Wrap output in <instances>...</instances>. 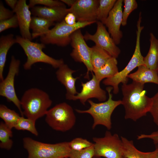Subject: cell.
Instances as JSON below:
<instances>
[{
    "instance_id": "37",
    "label": "cell",
    "mask_w": 158,
    "mask_h": 158,
    "mask_svg": "<svg viewBox=\"0 0 158 158\" xmlns=\"http://www.w3.org/2000/svg\"><path fill=\"white\" fill-rule=\"evenodd\" d=\"M144 138H149L152 140L154 144L158 143V130L154 131L150 134H142L137 136L138 140Z\"/></svg>"
},
{
    "instance_id": "32",
    "label": "cell",
    "mask_w": 158,
    "mask_h": 158,
    "mask_svg": "<svg viewBox=\"0 0 158 158\" xmlns=\"http://www.w3.org/2000/svg\"><path fill=\"white\" fill-rule=\"evenodd\" d=\"M94 155V144L90 147L77 151L71 150L68 158H92Z\"/></svg>"
},
{
    "instance_id": "43",
    "label": "cell",
    "mask_w": 158,
    "mask_h": 158,
    "mask_svg": "<svg viewBox=\"0 0 158 158\" xmlns=\"http://www.w3.org/2000/svg\"><path fill=\"white\" fill-rule=\"evenodd\" d=\"M123 158H124V157H123Z\"/></svg>"
},
{
    "instance_id": "36",
    "label": "cell",
    "mask_w": 158,
    "mask_h": 158,
    "mask_svg": "<svg viewBox=\"0 0 158 158\" xmlns=\"http://www.w3.org/2000/svg\"><path fill=\"white\" fill-rule=\"evenodd\" d=\"M13 11H11L5 7L3 3H0V21L8 19L14 15Z\"/></svg>"
},
{
    "instance_id": "4",
    "label": "cell",
    "mask_w": 158,
    "mask_h": 158,
    "mask_svg": "<svg viewBox=\"0 0 158 158\" xmlns=\"http://www.w3.org/2000/svg\"><path fill=\"white\" fill-rule=\"evenodd\" d=\"M113 88L109 87L106 89L109 95L108 100L103 102L96 103L89 99L87 102L90 105L89 109L86 110L75 109L79 113H87L90 115L93 119L92 126L94 129L98 125L105 127L108 130L112 127L111 116L114 110L119 105L122 104L121 100H114L112 99V95L111 93Z\"/></svg>"
},
{
    "instance_id": "13",
    "label": "cell",
    "mask_w": 158,
    "mask_h": 158,
    "mask_svg": "<svg viewBox=\"0 0 158 158\" xmlns=\"http://www.w3.org/2000/svg\"><path fill=\"white\" fill-rule=\"evenodd\" d=\"M92 78L88 81L81 82L82 89L80 92L74 95H71L66 98L69 100H79L84 105L87 101L92 98H95L100 102L105 101L107 99L106 91L100 86V81L93 73Z\"/></svg>"
},
{
    "instance_id": "16",
    "label": "cell",
    "mask_w": 158,
    "mask_h": 158,
    "mask_svg": "<svg viewBox=\"0 0 158 158\" xmlns=\"http://www.w3.org/2000/svg\"><path fill=\"white\" fill-rule=\"evenodd\" d=\"M29 8L28 5L26 4V0H19L13 11L17 16L21 37L32 41V34L30 31L31 13Z\"/></svg>"
},
{
    "instance_id": "24",
    "label": "cell",
    "mask_w": 158,
    "mask_h": 158,
    "mask_svg": "<svg viewBox=\"0 0 158 158\" xmlns=\"http://www.w3.org/2000/svg\"><path fill=\"white\" fill-rule=\"evenodd\" d=\"M116 58L111 57L102 67L93 70L97 78L101 81L105 78L111 77L119 71L117 67Z\"/></svg>"
},
{
    "instance_id": "6",
    "label": "cell",
    "mask_w": 158,
    "mask_h": 158,
    "mask_svg": "<svg viewBox=\"0 0 158 158\" xmlns=\"http://www.w3.org/2000/svg\"><path fill=\"white\" fill-rule=\"evenodd\" d=\"M45 115L47 123L52 129L57 131L65 132L69 130L76 122L73 108L65 102L57 104L48 110Z\"/></svg>"
},
{
    "instance_id": "26",
    "label": "cell",
    "mask_w": 158,
    "mask_h": 158,
    "mask_svg": "<svg viewBox=\"0 0 158 158\" xmlns=\"http://www.w3.org/2000/svg\"><path fill=\"white\" fill-rule=\"evenodd\" d=\"M20 116L13 110L4 104L0 105V117L10 129L15 128Z\"/></svg>"
},
{
    "instance_id": "29",
    "label": "cell",
    "mask_w": 158,
    "mask_h": 158,
    "mask_svg": "<svg viewBox=\"0 0 158 158\" xmlns=\"http://www.w3.org/2000/svg\"><path fill=\"white\" fill-rule=\"evenodd\" d=\"M35 122L33 120L20 116L14 128L18 130H26L37 136L38 133L35 127Z\"/></svg>"
},
{
    "instance_id": "44",
    "label": "cell",
    "mask_w": 158,
    "mask_h": 158,
    "mask_svg": "<svg viewBox=\"0 0 158 158\" xmlns=\"http://www.w3.org/2000/svg\"></svg>"
},
{
    "instance_id": "17",
    "label": "cell",
    "mask_w": 158,
    "mask_h": 158,
    "mask_svg": "<svg viewBox=\"0 0 158 158\" xmlns=\"http://www.w3.org/2000/svg\"><path fill=\"white\" fill-rule=\"evenodd\" d=\"M31 13L35 16L44 18L53 22H60L68 13L64 7H48L35 6L32 8Z\"/></svg>"
},
{
    "instance_id": "38",
    "label": "cell",
    "mask_w": 158,
    "mask_h": 158,
    "mask_svg": "<svg viewBox=\"0 0 158 158\" xmlns=\"http://www.w3.org/2000/svg\"><path fill=\"white\" fill-rule=\"evenodd\" d=\"M64 20L66 23L69 25H73L77 22L75 15L72 13H68L65 16Z\"/></svg>"
},
{
    "instance_id": "2",
    "label": "cell",
    "mask_w": 158,
    "mask_h": 158,
    "mask_svg": "<svg viewBox=\"0 0 158 158\" xmlns=\"http://www.w3.org/2000/svg\"><path fill=\"white\" fill-rule=\"evenodd\" d=\"M20 101L23 115L35 121L46 115L52 103L47 93L36 88L26 90Z\"/></svg>"
},
{
    "instance_id": "10",
    "label": "cell",
    "mask_w": 158,
    "mask_h": 158,
    "mask_svg": "<svg viewBox=\"0 0 158 158\" xmlns=\"http://www.w3.org/2000/svg\"><path fill=\"white\" fill-rule=\"evenodd\" d=\"M20 63L19 60L12 56L7 75L0 83V95L12 102L18 108L22 116H23L20 101L17 96L14 86L15 78L18 73Z\"/></svg>"
},
{
    "instance_id": "40",
    "label": "cell",
    "mask_w": 158,
    "mask_h": 158,
    "mask_svg": "<svg viewBox=\"0 0 158 158\" xmlns=\"http://www.w3.org/2000/svg\"><path fill=\"white\" fill-rule=\"evenodd\" d=\"M64 4H66L70 7L72 6L75 2V0H60Z\"/></svg>"
},
{
    "instance_id": "8",
    "label": "cell",
    "mask_w": 158,
    "mask_h": 158,
    "mask_svg": "<svg viewBox=\"0 0 158 158\" xmlns=\"http://www.w3.org/2000/svg\"><path fill=\"white\" fill-rule=\"evenodd\" d=\"M94 158H123L122 143L116 133L112 134L109 131L105 132L103 137H93Z\"/></svg>"
},
{
    "instance_id": "18",
    "label": "cell",
    "mask_w": 158,
    "mask_h": 158,
    "mask_svg": "<svg viewBox=\"0 0 158 158\" xmlns=\"http://www.w3.org/2000/svg\"><path fill=\"white\" fill-rule=\"evenodd\" d=\"M75 71L70 68L68 66L63 64L58 68L56 72L58 80L65 87L66 90V97L74 95L77 94L75 86V83L78 77L74 78L73 73Z\"/></svg>"
},
{
    "instance_id": "22",
    "label": "cell",
    "mask_w": 158,
    "mask_h": 158,
    "mask_svg": "<svg viewBox=\"0 0 158 158\" xmlns=\"http://www.w3.org/2000/svg\"><path fill=\"white\" fill-rule=\"evenodd\" d=\"M16 43L13 34L1 36L0 38V79L3 80V72L8 52L11 47Z\"/></svg>"
},
{
    "instance_id": "31",
    "label": "cell",
    "mask_w": 158,
    "mask_h": 158,
    "mask_svg": "<svg viewBox=\"0 0 158 158\" xmlns=\"http://www.w3.org/2000/svg\"><path fill=\"white\" fill-rule=\"evenodd\" d=\"M69 144L71 150L79 151L91 147L94 143L85 139L77 138L69 142Z\"/></svg>"
},
{
    "instance_id": "21",
    "label": "cell",
    "mask_w": 158,
    "mask_h": 158,
    "mask_svg": "<svg viewBox=\"0 0 158 158\" xmlns=\"http://www.w3.org/2000/svg\"><path fill=\"white\" fill-rule=\"evenodd\" d=\"M150 35V47L144 58V64L149 69L156 70L158 66V39L152 32Z\"/></svg>"
},
{
    "instance_id": "1",
    "label": "cell",
    "mask_w": 158,
    "mask_h": 158,
    "mask_svg": "<svg viewBox=\"0 0 158 158\" xmlns=\"http://www.w3.org/2000/svg\"><path fill=\"white\" fill-rule=\"evenodd\" d=\"M144 87V84L134 81L122 85V104L125 109L126 119L136 121L149 112L152 99L146 95Z\"/></svg>"
},
{
    "instance_id": "5",
    "label": "cell",
    "mask_w": 158,
    "mask_h": 158,
    "mask_svg": "<svg viewBox=\"0 0 158 158\" xmlns=\"http://www.w3.org/2000/svg\"><path fill=\"white\" fill-rule=\"evenodd\" d=\"M15 38L16 43L21 46L27 57V61L23 65L24 69L30 70L33 64L38 62L48 64L54 68H59L64 64L62 59H55L43 51L45 47L44 44L33 42L19 36Z\"/></svg>"
},
{
    "instance_id": "33",
    "label": "cell",
    "mask_w": 158,
    "mask_h": 158,
    "mask_svg": "<svg viewBox=\"0 0 158 158\" xmlns=\"http://www.w3.org/2000/svg\"><path fill=\"white\" fill-rule=\"evenodd\" d=\"M37 4H41L46 7H66L65 4L61 1L53 0H30L28 5L30 8H32Z\"/></svg>"
},
{
    "instance_id": "42",
    "label": "cell",
    "mask_w": 158,
    "mask_h": 158,
    "mask_svg": "<svg viewBox=\"0 0 158 158\" xmlns=\"http://www.w3.org/2000/svg\"><path fill=\"white\" fill-rule=\"evenodd\" d=\"M156 71H157V75H158V66H157V69L156 70Z\"/></svg>"
},
{
    "instance_id": "20",
    "label": "cell",
    "mask_w": 158,
    "mask_h": 158,
    "mask_svg": "<svg viewBox=\"0 0 158 158\" xmlns=\"http://www.w3.org/2000/svg\"><path fill=\"white\" fill-rule=\"evenodd\" d=\"M122 143V154L125 158H154L155 150L148 152H143L139 150L135 146L133 140L121 136Z\"/></svg>"
},
{
    "instance_id": "41",
    "label": "cell",
    "mask_w": 158,
    "mask_h": 158,
    "mask_svg": "<svg viewBox=\"0 0 158 158\" xmlns=\"http://www.w3.org/2000/svg\"><path fill=\"white\" fill-rule=\"evenodd\" d=\"M155 145L156 152L154 158H158V143L154 144Z\"/></svg>"
},
{
    "instance_id": "35",
    "label": "cell",
    "mask_w": 158,
    "mask_h": 158,
    "mask_svg": "<svg viewBox=\"0 0 158 158\" xmlns=\"http://www.w3.org/2000/svg\"><path fill=\"white\" fill-rule=\"evenodd\" d=\"M152 98V104L149 112L153 117L154 122L158 126V92Z\"/></svg>"
},
{
    "instance_id": "34",
    "label": "cell",
    "mask_w": 158,
    "mask_h": 158,
    "mask_svg": "<svg viewBox=\"0 0 158 158\" xmlns=\"http://www.w3.org/2000/svg\"><path fill=\"white\" fill-rule=\"evenodd\" d=\"M18 26L17 16L16 14L11 18L0 21V32L11 28H16Z\"/></svg>"
},
{
    "instance_id": "11",
    "label": "cell",
    "mask_w": 158,
    "mask_h": 158,
    "mask_svg": "<svg viewBox=\"0 0 158 158\" xmlns=\"http://www.w3.org/2000/svg\"><path fill=\"white\" fill-rule=\"evenodd\" d=\"M70 44L73 50L70 56L77 62L82 63L87 68L85 78L89 79V73H93L91 61L90 47L86 44L80 29L73 32L71 36Z\"/></svg>"
},
{
    "instance_id": "30",
    "label": "cell",
    "mask_w": 158,
    "mask_h": 158,
    "mask_svg": "<svg viewBox=\"0 0 158 158\" xmlns=\"http://www.w3.org/2000/svg\"><path fill=\"white\" fill-rule=\"evenodd\" d=\"M124 9L123 12V19L121 25H127L128 18L130 13L137 9L138 4L135 0H124Z\"/></svg>"
},
{
    "instance_id": "12",
    "label": "cell",
    "mask_w": 158,
    "mask_h": 158,
    "mask_svg": "<svg viewBox=\"0 0 158 158\" xmlns=\"http://www.w3.org/2000/svg\"><path fill=\"white\" fill-rule=\"evenodd\" d=\"M97 29L95 33L92 35L86 32L83 35L85 40H91L97 46L106 51L112 57L117 58L121 53L119 48L116 46L110 36L104 25L97 21Z\"/></svg>"
},
{
    "instance_id": "15",
    "label": "cell",
    "mask_w": 158,
    "mask_h": 158,
    "mask_svg": "<svg viewBox=\"0 0 158 158\" xmlns=\"http://www.w3.org/2000/svg\"><path fill=\"white\" fill-rule=\"evenodd\" d=\"M123 1L117 0L104 24L108 28L109 33L116 45L119 44L123 37L120 28L123 19Z\"/></svg>"
},
{
    "instance_id": "27",
    "label": "cell",
    "mask_w": 158,
    "mask_h": 158,
    "mask_svg": "<svg viewBox=\"0 0 158 158\" xmlns=\"http://www.w3.org/2000/svg\"><path fill=\"white\" fill-rule=\"evenodd\" d=\"M116 0H99L97 13V21L104 24L109 14L113 8Z\"/></svg>"
},
{
    "instance_id": "39",
    "label": "cell",
    "mask_w": 158,
    "mask_h": 158,
    "mask_svg": "<svg viewBox=\"0 0 158 158\" xmlns=\"http://www.w3.org/2000/svg\"><path fill=\"white\" fill-rule=\"evenodd\" d=\"M18 1L17 0H5L6 3L12 8L13 11L15 8Z\"/></svg>"
},
{
    "instance_id": "19",
    "label": "cell",
    "mask_w": 158,
    "mask_h": 158,
    "mask_svg": "<svg viewBox=\"0 0 158 158\" xmlns=\"http://www.w3.org/2000/svg\"><path fill=\"white\" fill-rule=\"evenodd\" d=\"M127 77L133 81L143 84L151 83L158 85V75L156 70L149 69L144 65L138 66L135 72L129 74Z\"/></svg>"
},
{
    "instance_id": "7",
    "label": "cell",
    "mask_w": 158,
    "mask_h": 158,
    "mask_svg": "<svg viewBox=\"0 0 158 158\" xmlns=\"http://www.w3.org/2000/svg\"><path fill=\"white\" fill-rule=\"evenodd\" d=\"M95 22H77L73 25L66 24L64 19L57 23L46 34L40 37L42 43L65 47L70 43L71 36L75 31L93 24Z\"/></svg>"
},
{
    "instance_id": "3",
    "label": "cell",
    "mask_w": 158,
    "mask_h": 158,
    "mask_svg": "<svg viewBox=\"0 0 158 158\" xmlns=\"http://www.w3.org/2000/svg\"><path fill=\"white\" fill-rule=\"evenodd\" d=\"M23 143L28 153L27 158H68L71 151L67 142L46 143L26 137Z\"/></svg>"
},
{
    "instance_id": "9",
    "label": "cell",
    "mask_w": 158,
    "mask_h": 158,
    "mask_svg": "<svg viewBox=\"0 0 158 158\" xmlns=\"http://www.w3.org/2000/svg\"><path fill=\"white\" fill-rule=\"evenodd\" d=\"M144 58L140 51V40H137L134 52L127 66L113 76L104 79L103 83L106 85L112 86L113 93L117 94L119 92V85L121 83L127 84L128 80L127 77L130 73L136 67L144 65Z\"/></svg>"
},
{
    "instance_id": "14",
    "label": "cell",
    "mask_w": 158,
    "mask_h": 158,
    "mask_svg": "<svg viewBox=\"0 0 158 158\" xmlns=\"http://www.w3.org/2000/svg\"><path fill=\"white\" fill-rule=\"evenodd\" d=\"M99 4L98 0H77L68 10V13L75 15L77 22L96 23V13Z\"/></svg>"
},
{
    "instance_id": "25",
    "label": "cell",
    "mask_w": 158,
    "mask_h": 158,
    "mask_svg": "<svg viewBox=\"0 0 158 158\" xmlns=\"http://www.w3.org/2000/svg\"><path fill=\"white\" fill-rule=\"evenodd\" d=\"M90 50L91 61L93 70L104 66L112 57L106 51L95 45L90 47Z\"/></svg>"
},
{
    "instance_id": "28",
    "label": "cell",
    "mask_w": 158,
    "mask_h": 158,
    "mask_svg": "<svg viewBox=\"0 0 158 158\" xmlns=\"http://www.w3.org/2000/svg\"><path fill=\"white\" fill-rule=\"evenodd\" d=\"M13 136L11 129L3 122L0 123V147L7 150H10L13 145L11 138Z\"/></svg>"
},
{
    "instance_id": "23",
    "label": "cell",
    "mask_w": 158,
    "mask_h": 158,
    "mask_svg": "<svg viewBox=\"0 0 158 158\" xmlns=\"http://www.w3.org/2000/svg\"><path fill=\"white\" fill-rule=\"evenodd\" d=\"M54 22L41 17H32L30 29L32 30V39L41 37L47 33L50 30L49 27L54 24Z\"/></svg>"
}]
</instances>
